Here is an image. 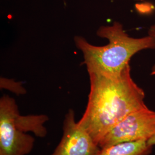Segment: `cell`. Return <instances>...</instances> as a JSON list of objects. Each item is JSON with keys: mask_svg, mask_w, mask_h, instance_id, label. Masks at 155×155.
Here are the masks:
<instances>
[{"mask_svg": "<svg viewBox=\"0 0 155 155\" xmlns=\"http://www.w3.org/2000/svg\"><path fill=\"white\" fill-rule=\"evenodd\" d=\"M97 35L107 39L104 46L92 45L82 36L74 38L76 47L82 52L84 64L89 73L106 76H117L129 65L131 58L139 51L155 49V38L147 36L141 38L129 36L123 25L117 21L111 25L101 26Z\"/></svg>", "mask_w": 155, "mask_h": 155, "instance_id": "2", "label": "cell"}, {"mask_svg": "<svg viewBox=\"0 0 155 155\" xmlns=\"http://www.w3.org/2000/svg\"><path fill=\"white\" fill-rule=\"evenodd\" d=\"M141 1H144V0H141Z\"/></svg>", "mask_w": 155, "mask_h": 155, "instance_id": "11", "label": "cell"}, {"mask_svg": "<svg viewBox=\"0 0 155 155\" xmlns=\"http://www.w3.org/2000/svg\"><path fill=\"white\" fill-rule=\"evenodd\" d=\"M148 35L155 38V24L152 25L150 27V29L148 31ZM150 74L152 75H155V65L152 67V72H151Z\"/></svg>", "mask_w": 155, "mask_h": 155, "instance_id": "9", "label": "cell"}, {"mask_svg": "<svg viewBox=\"0 0 155 155\" xmlns=\"http://www.w3.org/2000/svg\"><path fill=\"white\" fill-rule=\"evenodd\" d=\"M87 105L78 125L98 144L128 114L147 106L144 90L134 82L128 65L117 76L89 73Z\"/></svg>", "mask_w": 155, "mask_h": 155, "instance_id": "1", "label": "cell"}, {"mask_svg": "<svg viewBox=\"0 0 155 155\" xmlns=\"http://www.w3.org/2000/svg\"><path fill=\"white\" fill-rule=\"evenodd\" d=\"M19 111L15 100L4 95L0 99V155H27L35 139L17 127L14 118Z\"/></svg>", "mask_w": 155, "mask_h": 155, "instance_id": "4", "label": "cell"}, {"mask_svg": "<svg viewBox=\"0 0 155 155\" xmlns=\"http://www.w3.org/2000/svg\"><path fill=\"white\" fill-rule=\"evenodd\" d=\"M153 147L147 141L125 142L101 148L96 155H150Z\"/></svg>", "mask_w": 155, "mask_h": 155, "instance_id": "6", "label": "cell"}, {"mask_svg": "<svg viewBox=\"0 0 155 155\" xmlns=\"http://www.w3.org/2000/svg\"><path fill=\"white\" fill-rule=\"evenodd\" d=\"M1 88L8 89L17 95L24 94L26 93L25 89L22 87L20 82H16L4 78H1Z\"/></svg>", "mask_w": 155, "mask_h": 155, "instance_id": "8", "label": "cell"}, {"mask_svg": "<svg viewBox=\"0 0 155 155\" xmlns=\"http://www.w3.org/2000/svg\"><path fill=\"white\" fill-rule=\"evenodd\" d=\"M48 120V117L45 114L22 116L19 111L14 118L15 125L20 130L25 133L32 132L36 137L41 138L45 137L47 134L44 125Z\"/></svg>", "mask_w": 155, "mask_h": 155, "instance_id": "7", "label": "cell"}, {"mask_svg": "<svg viewBox=\"0 0 155 155\" xmlns=\"http://www.w3.org/2000/svg\"><path fill=\"white\" fill-rule=\"evenodd\" d=\"M147 143L148 144L152 147L155 146V134L147 141Z\"/></svg>", "mask_w": 155, "mask_h": 155, "instance_id": "10", "label": "cell"}, {"mask_svg": "<svg viewBox=\"0 0 155 155\" xmlns=\"http://www.w3.org/2000/svg\"><path fill=\"white\" fill-rule=\"evenodd\" d=\"M155 134V111L147 106L125 117L100 140V148L114 144L138 141H148Z\"/></svg>", "mask_w": 155, "mask_h": 155, "instance_id": "3", "label": "cell"}, {"mask_svg": "<svg viewBox=\"0 0 155 155\" xmlns=\"http://www.w3.org/2000/svg\"><path fill=\"white\" fill-rule=\"evenodd\" d=\"M62 129L61 140L51 155H96L100 151L98 144L76 122L72 109L66 114Z\"/></svg>", "mask_w": 155, "mask_h": 155, "instance_id": "5", "label": "cell"}]
</instances>
